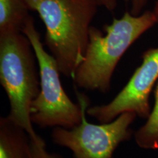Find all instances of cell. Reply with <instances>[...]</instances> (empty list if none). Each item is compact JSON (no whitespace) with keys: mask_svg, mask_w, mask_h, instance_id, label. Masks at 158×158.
Returning <instances> with one entry per match:
<instances>
[{"mask_svg":"<svg viewBox=\"0 0 158 158\" xmlns=\"http://www.w3.org/2000/svg\"><path fill=\"white\" fill-rule=\"evenodd\" d=\"M30 154L27 131L7 116L0 118V158H29Z\"/></svg>","mask_w":158,"mask_h":158,"instance_id":"7","label":"cell"},{"mask_svg":"<svg viewBox=\"0 0 158 158\" xmlns=\"http://www.w3.org/2000/svg\"><path fill=\"white\" fill-rule=\"evenodd\" d=\"M29 10L26 0H0V35L22 32Z\"/></svg>","mask_w":158,"mask_h":158,"instance_id":"8","label":"cell"},{"mask_svg":"<svg viewBox=\"0 0 158 158\" xmlns=\"http://www.w3.org/2000/svg\"><path fill=\"white\" fill-rule=\"evenodd\" d=\"M154 106L147 121L133 135L135 143L143 149H158V81L154 89Z\"/></svg>","mask_w":158,"mask_h":158,"instance_id":"9","label":"cell"},{"mask_svg":"<svg viewBox=\"0 0 158 158\" xmlns=\"http://www.w3.org/2000/svg\"><path fill=\"white\" fill-rule=\"evenodd\" d=\"M45 27V45L60 73L72 78L84 60L98 8L87 0H26Z\"/></svg>","mask_w":158,"mask_h":158,"instance_id":"2","label":"cell"},{"mask_svg":"<svg viewBox=\"0 0 158 158\" xmlns=\"http://www.w3.org/2000/svg\"><path fill=\"white\" fill-rule=\"evenodd\" d=\"M30 41L22 32L0 35V83L10 103V119L23 128L31 139L35 133L31 106L40 91L39 68Z\"/></svg>","mask_w":158,"mask_h":158,"instance_id":"3","label":"cell"},{"mask_svg":"<svg viewBox=\"0 0 158 158\" xmlns=\"http://www.w3.org/2000/svg\"><path fill=\"white\" fill-rule=\"evenodd\" d=\"M158 81V47L148 49L142 55V62L129 81L107 104L89 106L86 114L100 123H107L120 114L133 112L147 119L151 112L149 97Z\"/></svg>","mask_w":158,"mask_h":158,"instance_id":"6","label":"cell"},{"mask_svg":"<svg viewBox=\"0 0 158 158\" xmlns=\"http://www.w3.org/2000/svg\"><path fill=\"white\" fill-rule=\"evenodd\" d=\"M157 24L153 11L140 15L126 11L120 19H114L101 30L91 27L84 60L75 71L74 86L87 91L106 93L118 62L128 48L144 33Z\"/></svg>","mask_w":158,"mask_h":158,"instance_id":"1","label":"cell"},{"mask_svg":"<svg viewBox=\"0 0 158 158\" xmlns=\"http://www.w3.org/2000/svg\"><path fill=\"white\" fill-rule=\"evenodd\" d=\"M98 7H103L106 10L113 12L117 6V0H87Z\"/></svg>","mask_w":158,"mask_h":158,"instance_id":"12","label":"cell"},{"mask_svg":"<svg viewBox=\"0 0 158 158\" xmlns=\"http://www.w3.org/2000/svg\"><path fill=\"white\" fill-rule=\"evenodd\" d=\"M124 1L125 2H127V3L129 2V0H124Z\"/></svg>","mask_w":158,"mask_h":158,"instance_id":"14","label":"cell"},{"mask_svg":"<svg viewBox=\"0 0 158 158\" xmlns=\"http://www.w3.org/2000/svg\"><path fill=\"white\" fill-rule=\"evenodd\" d=\"M31 154L29 158H64L55 153H51L47 151L46 144L42 138L37 140L30 138Z\"/></svg>","mask_w":158,"mask_h":158,"instance_id":"10","label":"cell"},{"mask_svg":"<svg viewBox=\"0 0 158 158\" xmlns=\"http://www.w3.org/2000/svg\"><path fill=\"white\" fill-rule=\"evenodd\" d=\"M83 110L81 122L71 129L57 127L51 133L55 144L69 149L75 158H111L118 146L132 136L130 125L137 115L133 112L120 114L113 121L100 124L89 123Z\"/></svg>","mask_w":158,"mask_h":158,"instance_id":"5","label":"cell"},{"mask_svg":"<svg viewBox=\"0 0 158 158\" xmlns=\"http://www.w3.org/2000/svg\"><path fill=\"white\" fill-rule=\"evenodd\" d=\"M22 33L29 40L35 51L40 78V91L31 106V122L41 128L74 127L81 122L83 110L89 105V100L76 86L77 103L65 93L59 78L58 64L54 57L44 48L40 35L30 15Z\"/></svg>","mask_w":158,"mask_h":158,"instance_id":"4","label":"cell"},{"mask_svg":"<svg viewBox=\"0 0 158 158\" xmlns=\"http://www.w3.org/2000/svg\"><path fill=\"white\" fill-rule=\"evenodd\" d=\"M149 0H129L130 5V12L133 15H140L143 12Z\"/></svg>","mask_w":158,"mask_h":158,"instance_id":"11","label":"cell"},{"mask_svg":"<svg viewBox=\"0 0 158 158\" xmlns=\"http://www.w3.org/2000/svg\"><path fill=\"white\" fill-rule=\"evenodd\" d=\"M152 11H153L154 14H155V15L156 21H157V24L158 25V0L156 1L155 5V7H154V9Z\"/></svg>","mask_w":158,"mask_h":158,"instance_id":"13","label":"cell"}]
</instances>
